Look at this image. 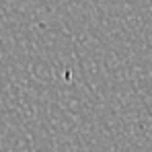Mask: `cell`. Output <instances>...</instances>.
Listing matches in <instances>:
<instances>
[]
</instances>
